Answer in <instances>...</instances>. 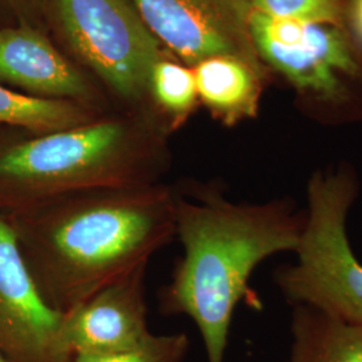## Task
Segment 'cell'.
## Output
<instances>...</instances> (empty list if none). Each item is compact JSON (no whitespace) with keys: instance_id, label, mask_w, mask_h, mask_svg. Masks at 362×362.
<instances>
[{"instance_id":"14","label":"cell","mask_w":362,"mask_h":362,"mask_svg":"<svg viewBox=\"0 0 362 362\" xmlns=\"http://www.w3.org/2000/svg\"><path fill=\"white\" fill-rule=\"evenodd\" d=\"M149 91L156 105L168 117L170 127L177 128L191 115L197 101L194 70L161 59L152 70Z\"/></svg>"},{"instance_id":"17","label":"cell","mask_w":362,"mask_h":362,"mask_svg":"<svg viewBox=\"0 0 362 362\" xmlns=\"http://www.w3.org/2000/svg\"><path fill=\"white\" fill-rule=\"evenodd\" d=\"M350 15L353 21V26L357 34L362 39V0H351L350 1Z\"/></svg>"},{"instance_id":"1","label":"cell","mask_w":362,"mask_h":362,"mask_svg":"<svg viewBox=\"0 0 362 362\" xmlns=\"http://www.w3.org/2000/svg\"><path fill=\"white\" fill-rule=\"evenodd\" d=\"M13 216L4 218L39 293L66 315L176 238V189L165 182L88 189L40 200Z\"/></svg>"},{"instance_id":"3","label":"cell","mask_w":362,"mask_h":362,"mask_svg":"<svg viewBox=\"0 0 362 362\" xmlns=\"http://www.w3.org/2000/svg\"><path fill=\"white\" fill-rule=\"evenodd\" d=\"M144 118L98 117L0 149V204L23 208L61 194L161 182L165 153Z\"/></svg>"},{"instance_id":"8","label":"cell","mask_w":362,"mask_h":362,"mask_svg":"<svg viewBox=\"0 0 362 362\" xmlns=\"http://www.w3.org/2000/svg\"><path fill=\"white\" fill-rule=\"evenodd\" d=\"M62 320L39 293L13 227L0 214V354L7 362H70L59 345Z\"/></svg>"},{"instance_id":"10","label":"cell","mask_w":362,"mask_h":362,"mask_svg":"<svg viewBox=\"0 0 362 362\" xmlns=\"http://www.w3.org/2000/svg\"><path fill=\"white\" fill-rule=\"evenodd\" d=\"M0 82L34 97L67 100L93 107L95 91L52 43L28 26L0 30Z\"/></svg>"},{"instance_id":"19","label":"cell","mask_w":362,"mask_h":362,"mask_svg":"<svg viewBox=\"0 0 362 362\" xmlns=\"http://www.w3.org/2000/svg\"><path fill=\"white\" fill-rule=\"evenodd\" d=\"M0 362H7V360H6V358H4L1 354H0Z\"/></svg>"},{"instance_id":"15","label":"cell","mask_w":362,"mask_h":362,"mask_svg":"<svg viewBox=\"0 0 362 362\" xmlns=\"http://www.w3.org/2000/svg\"><path fill=\"white\" fill-rule=\"evenodd\" d=\"M189 350L185 333L153 334L125 351L105 356H74L70 362H182Z\"/></svg>"},{"instance_id":"7","label":"cell","mask_w":362,"mask_h":362,"mask_svg":"<svg viewBox=\"0 0 362 362\" xmlns=\"http://www.w3.org/2000/svg\"><path fill=\"white\" fill-rule=\"evenodd\" d=\"M158 42L189 65L235 57L262 73L248 31V0H132Z\"/></svg>"},{"instance_id":"16","label":"cell","mask_w":362,"mask_h":362,"mask_svg":"<svg viewBox=\"0 0 362 362\" xmlns=\"http://www.w3.org/2000/svg\"><path fill=\"white\" fill-rule=\"evenodd\" d=\"M262 13L338 26L348 0H248Z\"/></svg>"},{"instance_id":"13","label":"cell","mask_w":362,"mask_h":362,"mask_svg":"<svg viewBox=\"0 0 362 362\" xmlns=\"http://www.w3.org/2000/svg\"><path fill=\"white\" fill-rule=\"evenodd\" d=\"M98 118L94 107L67 100L26 95L0 85V124L43 134Z\"/></svg>"},{"instance_id":"18","label":"cell","mask_w":362,"mask_h":362,"mask_svg":"<svg viewBox=\"0 0 362 362\" xmlns=\"http://www.w3.org/2000/svg\"><path fill=\"white\" fill-rule=\"evenodd\" d=\"M13 7H25L28 4H33L35 0H8Z\"/></svg>"},{"instance_id":"6","label":"cell","mask_w":362,"mask_h":362,"mask_svg":"<svg viewBox=\"0 0 362 362\" xmlns=\"http://www.w3.org/2000/svg\"><path fill=\"white\" fill-rule=\"evenodd\" d=\"M247 22L257 52L298 90L322 104L341 105L348 100L337 74H353L357 64L338 27L274 16L252 7Z\"/></svg>"},{"instance_id":"2","label":"cell","mask_w":362,"mask_h":362,"mask_svg":"<svg viewBox=\"0 0 362 362\" xmlns=\"http://www.w3.org/2000/svg\"><path fill=\"white\" fill-rule=\"evenodd\" d=\"M176 189V238L182 257L161 291L164 314H184L203 338L208 362H224L233 313L240 302L262 310L248 282L262 262L296 252L305 211L288 197L235 203L218 185Z\"/></svg>"},{"instance_id":"12","label":"cell","mask_w":362,"mask_h":362,"mask_svg":"<svg viewBox=\"0 0 362 362\" xmlns=\"http://www.w3.org/2000/svg\"><path fill=\"white\" fill-rule=\"evenodd\" d=\"M286 362H362V326L308 305L293 306Z\"/></svg>"},{"instance_id":"5","label":"cell","mask_w":362,"mask_h":362,"mask_svg":"<svg viewBox=\"0 0 362 362\" xmlns=\"http://www.w3.org/2000/svg\"><path fill=\"white\" fill-rule=\"evenodd\" d=\"M69 45L128 101L143 100L161 47L132 0H54Z\"/></svg>"},{"instance_id":"11","label":"cell","mask_w":362,"mask_h":362,"mask_svg":"<svg viewBox=\"0 0 362 362\" xmlns=\"http://www.w3.org/2000/svg\"><path fill=\"white\" fill-rule=\"evenodd\" d=\"M260 71L235 57H212L194 66L197 98L226 127L258 115Z\"/></svg>"},{"instance_id":"4","label":"cell","mask_w":362,"mask_h":362,"mask_svg":"<svg viewBox=\"0 0 362 362\" xmlns=\"http://www.w3.org/2000/svg\"><path fill=\"white\" fill-rule=\"evenodd\" d=\"M360 181L349 165L318 170L308 182V208L296 264H282L274 281L286 300L362 326V263L346 233Z\"/></svg>"},{"instance_id":"9","label":"cell","mask_w":362,"mask_h":362,"mask_svg":"<svg viewBox=\"0 0 362 362\" xmlns=\"http://www.w3.org/2000/svg\"><path fill=\"white\" fill-rule=\"evenodd\" d=\"M146 269L148 264L137 267L64 315L59 345L69 361L74 356L132 349L152 333L145 299Z\"/></svg>"}]
</instances>
